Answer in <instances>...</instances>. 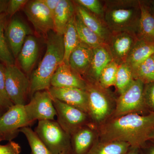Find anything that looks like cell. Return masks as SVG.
I'll list each match as a JSON object with an SVG mask.
<instances>
[{
    "instance_id": "cell-24",
    "label": "cell",
    "mask_w": 154,
    "mask_h": 154,
    "mask_svg": "<svg viewBox=\"0 0 154 154\" xmlns=\"http://www.w3.org/2000/svg\"><path fill=\"white\" fill-rule=\"evenodd\" d=\"M8 17L6 13L0 15V62L6 66L15 64V58L9 47L6 36Z\"/></svg>"
},
{
    "instance_id": "cell-23",
    "label": "cell",
    "mask_w": 154,
    "mask_h": 154,
    "mask_svg": "<svg viewBox=\"0 0 154 154\" xmlns=\"http://www.w3.org/2000/svg\"><path fill=\"white\" fill-rule=\"evenodd\" d=\"M154 54V44L138 40L128 57L126 63L131 69L151 57Z\"/></svg>"
},
{
    "instance_id": "cell-27",
    "label": "cell",
    "mask_w": 154,
    "mask_h": 154,
    "mask_svg": "<svg viewBox=\"0 0 154 154\" xmlns=\"http://www.w3.org/2000/svg\"><path fill=\"white\" fill-rule=\"evenodd\" d=\"M130 147L124 142H101L98 140L88 154H124Z\"/></svg>"
},
{
    "instance_id": "cell-10",
    "label": "cell",
    "mask_w": 154,
    "mask_h": 154,
    "mask_svg": "<svg viewBox=\"0 0 154 154\" xmlns=\"http://www.w3.org/2000/svg\"><path fill=\"white\" fill-rule=\"evenodd\" d=\"M25 107L29 120L33 123L36 120H54L57 116L52 97L48 90L34 93Z\"/></svg>"
},
{
    "instance_id": "cell-2",
    "label": "cell",
    "mask_w": 154,
    "mask_h": 154,
    "mask_svg": "<svg viewBox=\"0 0 154 154\" xmlns=\"http://www.w3.org/2000/svg\"><path fill=\"white\" fill-rule=\"evenodd\" d=\"M45 54L30 78V96L37 91L48 90L51 87V81L58 67L63 62L64 57L63 35L54 30L48 33Z\"/></svg>"
},
{
    "instance_id": "cell-16",
    "label": "cell",
    "mask_w": 154,
    "mask_h": 154,
    "mask_svg": "<svg viewBox=\"0 0 154 154\" xmlns=\"http://www.w3.org/2000/svg\"><path fill=\"white\" fill-rule=\"evenodd\" d=\"M87 82L69 64L63 62L58 66L51 81V87L77 88L86 90Z\"/></svg>"
},
{
    "instance_id": "cell-36",
    "label": "cell",
    "mask_w": 154,
    "mask_h": 154,
    "mask_svg": "<svg viewBox=\"0 0 154 154\" xmlns=\"http://www.w3.org/2000/svg\"><path fill=\"white\" fill-rule=\"evenodd\" d=\"M21 152V146L14 141L6 145L0 144V154H20Z\"/></svg>"
},
{
    "instance_id": "cell-32",
    "label": "cell",
    "mask_w": 154,
    "mask_h": 154,
    "mask_svg": "<svg viewBox=\"0 0 154 154\" xmlns=\"http://www.w3.org/2000/svg\"><path fill=\"white\" fill-rule=\"evenodd\" d=\"M73 1L104 22V8L102 1L99 0H76Z\"/></svg>"
},
{
    "instance_id": "cell-37",
    "label": "cell",
    "mask_w": 154,
    "mask_h": 154,
    "mask_svg": "<svg viewBox=\"0 0 154 154\" xmlns=\"http://www.w3.org/2000/svg\"><path fill=\"white\" fill-rule=\"evenodd\" d=\"M42 1L47 7L54 17L56 9L59 3L60 0H42Z\"/></svg>"
},
{
    "instance_id": "cell-12",
    "label": "cell",
    "mask_w": 154,
    "mask_h": 154,
    "mask_svg": "<svg viewBox=\"0 0 154 154\" xmlns=\"http://www.w3.org/2000/svg\"><path fill=\"white\" fill-rule=\"evenodd\" d=\"M134 33L112 32L106 44L113 61L119 65L125 63L130 53L138 41Z\"/></svg>"
},
{
    "instance_id": "cell-15",
    "label": "cell",
    "mask_w": 154,
    "mask_h": 154,
    "mask_svg": "<svg viewBox=\"0 0 154 154\" xmlns=\"http://www.w3.org/2000/svg\"><path fill=\"white\" fill-rule=\"evenodd\" d=\"M54 99L76 107L88 114V98L86 90L77 88H56L48 90Z\"/></svg>"
},
{
    "instance_id": "cell-20",
    "label": "cell",
    "mask_w": 154,
    "mask_h": 154,
    "mask_svg": "<svg viewBox=\"0 0 154 154\" xmlns=\"http://www.w3.org/2000/svg\"><path fill=\"white\" fill-rule=\"evenodd\" d=\"M75 11L83 23L106 44L111 33L104 22L87 9L75 3Z\"/></svg>"
},
{
    "instance_id": "cell-46",
    "label": "cell",
    "mask_w": 154,
    "mask_h": 154,
    "mask_svg": "<svg viewBox=\"0 0 154 154\" xmlns=\"http://www.w3.org/2000/svg\"></svg>"
},
{
    "instance_id": "cell-7",
    "label": "cell",
    "mask_w": 154,
    "mask_h": 154,
    "mask_svg": "<svg viewBox=\"0 0 154 154\" xmlns=\"http://www.w3.org/2000/svg\"><path fill=\"white\" fill-rule=\"evenodd\" d=\"M6 91L14 105H26L30 96L29 78L16 65L5 66Z\"/></svg>"
},
{
    "instance_id": "cell-39",
    "label": "cell",
    "mask_w": 154,
    "mask_h": 154,
    "mask_svg": "<svg viewBox=\"0 0 154 154\" xmlns=\"http://www.w3.org/2000/svg\"><path fill=\"white\" fill-rule=\"evenodd\" d=\"M8 2V0H0V15L6 13Z\"/></svg>"
},
{
    "instance_id": "cell-11",
    "label": "cell",
    "mask_w": 154,
    "mask_h": 154,
    "mask_svg": "<svg viewBox=\"0 0 154 154\" xmlns=\"http://www.w3.org/2000/svg\"><path fill=\"white\" fill-rule=\"evenodd\" d=\"M23 11L39 35L46 37L48 32L54 30L53 17L42 0L28 1Z\"/></svg>"
},
{
    "instance_id": "cell-31",
    "label": "cell",
    "mask_w": 154,
    "mask_h": 154,
    "mask_svg": "<svg viewBox=\"0 0 154 154\" xmlns=\"http://www.w3.org/2000/svg\"><path fill=\"white\" fill-rule=\"evenodd\" d=\"M119 66L113 60L107 65L99 77V83L100 85L106 89L115 85Z\"/></svg>"
},
{
    "instance_id": "cell-22",
    "label": "cell",
    "mask_w": 154,
    "mask_h": 154,
    "mask_svg": "<svg viewBox=\"0 0 154 154\" xmlns=\"http://www.w3.org/2000/svg\"><path fill=\"white\" fill-rule=\"evenodd\" d=\"M75 14L74 2L69 0H60L54 15V31L63 35L68 23Z\"/></svg>"
},
{
    "instance_id": "cell-25",
    "label": "cell",
    "mask_w": 154,
    "mask_h": 154,
    "mask_svg": "<svg viewBox=\"0 0 154 154\" xmlns=\"http://www.w3.org/2000/svg\"><path fill=\"white\" fill-rule=\"evenodd\" d=\"M75 15L69 21L63 34L64 48L63 62L67 64H69V57L72 51L81 42L75 26Z\"/></svg>"
},
{
    "instance_id": "cell-13",
    "label": "cell",
    "mask_w": 154,
    "mask_h": 154,
    "mask_svg": "<svg viewBox=\"0 0 154 154\" xmlns=\"http://www.w3.org/2000/svg\"><path fill=\"white\" fill-rule=\"evenodd\" d=\"M99 138L98 128L92 123L87 125L70 135L69 154H88Z\"/></svg>"
},
{
    "instance_id": "cell-28",
    "label": "cell",
    "mask_w": 154,
    "mask_h": 154,
    "mask_svg": "<svg viewBox=\"0 0 154 154\" xmlns=\"http://www.w3.org/2000/svg\"><path fill=\"white\" fill-rule=\"evenodd\" d=\"M134 79L132 69L126 63L119 66L115 86L116 92L121 95L131 85Z\"/></svg>"
},
{
    "instance_id": "cell-38",
    "label": "cell",
    "mask_w": 154,
    "mask_h": 154,
    "mask_svg": "<svg viewBox=\"0 0 154 154\" xmlns=\"http://www.w3.org/2000/svg\"><path fill=\"white\" fill-rule=\"evenodd\" d=\"M140 148L142 154H154V142L149 140Z\"/></svg>"
},
{
    "instance_id": "cell-42",
    "label": "cell",
    "mask_w": 154,
    "mask_h": 154,
    "mask_svg": "<svg viewBox=\"0 0 154 154\" xmlns=\"http://www.w3.org/2000/svg\"><path fill=\"white\" fill-rule=\"evenodd\" d=\"M7 110L4 108V107L0 106V117L3 115L4 113L7 111Z\"/></svg>"
},
{
    "instance_id": "cell-33",
    "label": "cell",
    "mask_w": 154,
    "mask_h": 154,
    "mask_svg": "<svg viewBox=\"0 0 154 154\" xmlns=\"http://www.w3.org/2000/svg\"><path fill=\"white\" fill-rule=\"evenodd\" d=\"M5 69V66L0 62V106L8 110L14 105L9 98L6 91Z\"/></svg>"
},
{
    "instance_id": "cell-8",
    "label": "cell",
    "mask_w": 154,
    "mask_h": 154,
    "mask_svg": "<svg viewBox=\"0 0 154 154\" xmlns=\"http://www.w3.org/2000/svg\"><path fill=\"white\" fill-rule=\"evenodd\" d=\"M59 124L69 135L91 123L88 113L53 98Z\"/></svg>"
},
{
    "instance_id": "cell-45",
    "label": "cell",
    "mask_w": 154,
    "mask_h": 154,
    "mask_svg": "<svg viewBox=\"0 0 154 154\" xmlns=\"http://www.w3.org/2000/svg\"><path fill=\"white\" fill-rule=\"evenodd\" d=\"M152 58L153 60L154 63V54H152Z\"/></svg>"
},
{
    "instance_id": "cell-18",
    "label": "cell",
    "mask_w": 154,
    "mask_h": 154,
    "mask_svg": "<svg viewBox=\"0 0 154 154\" xmlns=\"http://www.w3.org/2000/svg\"><path fill=\"white\" fill-rule=\"evenodd\" d=\"M39 49L37 38L33 35L27 36L17 57L21 68L25 74H29L33 69L38 59Z\"/></svg>"
},
{
    "instance_id": "cell-26",
    "label": "cell",
    "mask_w": 154,
    "mask_h": 154,
    "mask_svg": "<svg viewBox=\"0 0 154 154\" xmlns=\"http://www.w3.org/2000/svg\"><path fill=\"white\" fill-rule=\"evenodd\" d=\"M75 26L80 41L93 48L105 44L98 35L83 23L78 14H75Z\"/></svg>"
},
{
    "instance_id": "cell-40",
    "label": "cell",
    "mask_w": 154,
    "mask_h": 154,
    "mask_svg": "<svg viewBox=\"0 0 154 154\" xmlns=\"http://www.w3.org/2000/svg\"><path fill=\"white\" fill-rule=\"evenodd\" d=\"M124 154H142L140 148L130 147L129 149Z\"/></svg>"
},
{
    "instance_id": "cell-3",
    "label": "cell",
    "mask_w": 154,
    "mask_h": 154,
    "mask_svg": "<svg viewBox=\"0 0 154 154\" xmlns=\"http://www.w3.org/2000/svg\"><path fill=\"white\" fill-rule=\"evenodd\" d=\"M102 2L104 8L103 21L111 33L128 32L137 34L141 14L140 1Z\"/></svg>"
},
{
    "instance_id": "cell-43",
    "label": "cell",
    "mask_w": 154,
    "mask_h": 154,
    "mask_svg": "<svg viewBox=\"0 0 154 154\" xmlns=\"http://www.w3.org/2000/svg\"><path fill=\"white\" fill-rule=\"evenodd\" d=\"M3 140H5V139H4V138H3V137L0 135V142H1Z\"/></svg>"
},
{
    "instance_id": "cell-9",
    "label": "cell",
    "mask_w": 154,
    "mask_h": 154,
    "mask_svg": "<svg viewBox=\"0 0 154 154\" xmlns=\"http://www.w3.org/2000/svg\"><path fill=\"white\" fill-rule=\"evenodd\" d=\"M33 124L30 121L25 105H13L0 117V135L5 140L12 141L22 128Z\"/></svg>"
},
{
    "instance_id": "cell-14",
    "label": "cell",
    "mask_w": 154,
    "mask_h": 154,
    "mask_svg": "<svg viewBox=\"0 0 154 154\" xmlns=\"http://www.w3.org/2000/svg\"><path fill=\"white\" fill-rule=\"evenodd\" d=\"M5 33L9 47L16 59L25 38L28 35H33L32 30L22 19L13 17L7 24Z\"/></svg>"
},
{
    "instance_id": "cell-35",
    "label": "cell",
    "mask_w": 154,
    "mask_h": 154,
    "mask_svg": "<svg viewBox=\"0 0 154 154\" xmlns=\"http://www.w3.org/2000/svg\"><path fill=\"white\" fill-rule=\"evenodd\" d=\"M28 0H10L9 1L6 14L8 17H13L28 2Z\"/></svg>"
},
{
    "instance_id": "cell-5",
    "label": "cell",
    "mask_w": 154,
    "mask_h": 154,
    "mask_svg": "<svg viewBox=\"0 0 154 154\" xmlns=\"http://www.w3.org/2000/svg\"><path fill=\"white\" fill-rule=\"evenodd\" d=\"M34 131L52 154H69L70 135L55 120L38 121Z\"/></svg>"
},
{
    "instance_id": "cell-34",
    "label": "cell",
    "mask_w": 154,
    "mask_h": 154,
    "mask_svg": "<svg viewBox=\"0 0 154 154\" xmlns=\"http://www.w3.org/2000/svg\"><path fill=\"white\" fill-rule=\"evenodd\" d=\"M143 96L146 106L151 112L154 113V82L144 84Z\"/></svg>"
},
{
    "instance_id": "cell-41",
    "label": "cell",
    "mask_w": 154,
    "mask_h": 154,
    "mask_svg": "<svg viewBox=\"0 0 154 154\" xmlns=\"http://www.w3.org/2000/svg\"><path fill=\"white\" fill-rule=\"evenodd\" d=\"M147 2L152 14L153 15L154 17V0L147 1Z\"/></svg>"
},
{
    "instance_id": "cell-30",
    "label": "cell",
    "mask_w": 154,
    "mask_h": 154,
    "mask_svg": "<svg viewBox=\"0 0 154 154\" xmlns=\"http://www.w3.org/2000/svg\"><path fill=\"white\" fill-rule=\"evenodd\" d=\"M25 135L31 149L30 154H52L30 127L22 128L19 130Z\"/></svg>"
},
{
    "instance_id": "cell-17",
    "label": "cell",
    "mask_w": 154,
    "mask_h": 154,
    "mask_svg": "<svg viewBox=\"0 0 154 154\" xmlns=\"http://www.w3.org/2000/svg\"><path fill=\"white\" fill-rule=\"evenodd\" d=\"M113 60L107 44H103L94 48L91 66L83 78L87 82H99L102 70Z\"/></svg>"
},
{
    "instance_id": "cell-4",
    "label": "cell",
    "mask_w": 154,
    "mask_h": 154,
    "mask_svg": "<svg viewBox=\"0 0 154 154\" xmlns=\"http://www.w3.org/2000/svg\"><path fill=\"white\" fill-rule=\"evenodd\" d=\"M86 82L88 114L91 123L98 128L112 117L117 98L109 89L103 88L99 82Z\"/></svg>"
},
{
    "instance_id": "cell-6",
    "label": "cell",
    "mask_w": 154,
    "mask_h": 154,
    "mask_svg": "<svg viewBox=\"0 0 154 154\" xmlns=\"http://www.w3.org/2000/svg\"><path fill=\"white\" fill-rule=\"evenodd\" d=\"M144 85L140 80H134L126 91L117 97L115 111L111 118L131 113L146 115L150 113L144 101Z\"/></svg>"
},
{
    "instance_id": "cell-29",
    "label": "cell",
    "mask_w": 154,
    "mask_h": 154,
    "mask_svg": "<svg viewBox=\"0 0 154 154\" xmlns=\"http://www.w3.org/2000/svg\"><path fill=\"white\" fill-rule=\"evenodd\" d=\"M132 71L134 80H140L144 84L154 82V63L152 56Z\"/></svg>"
},
{
    "instance_id": "cell-1",
    "label": "cell",
    "mask_w": 154,
    "mask_h": 154,
    "mask_svg": "<svg viewBox=\"0 0 154 154\" xmlns=\"http://www.w3.org/2000/svg\"><path fill=\"white\" fill-rule=\"evenodd\" d=\"M98 140L121 141L140 148L154 134V113L146 115L131 113L111 118L98 128Z\"/></svg>"
},
{
    "instance_id": "cell-19",
    "label": "cell",
    "mask_w": 154,
    "mask_h": 154,
    "mask_svg": "<svg viewBox=\"0 0 154 154\" xmlns=\"http://www.w3.org/2000/svg\"><path fill=\"white\" fill-rule=\"evenodd\" d=\"M93 55L94 48L81 42L71 54L69 65L83 77L91 66Z\"/></svg>"
},
{
    "instance_id": "cell-21",
    "label": "cell",
    "mask_w": 154,
    "mask_h": 154,
    "mask_svg": "<svg viewBox=\"0 0 154 154\" xmlns=\"http://www.w3.org/2000/svg\"><path fill=\"white\" fill-rule=\"evenodd\" d=\"M141 17L137 36L139 40L154 44V17L147 1H140Z\"/></svg>"
},
{
    "instance_id": "cell-44",
    "label": "cell",
    "mask_w": 154,
    "mask_h": 154,
    "mask_svg": "<svg viewBox=\"0 0 154 154\" xmlns=\"http://www.w3.org/2000/svg\"><path fill=\"white\" fill-rule=\"evenodd\" d=\"M152 141L153 142H154V134H153V135L152 137V138L151 139Z\"/></svg>"
}]
</instances>
